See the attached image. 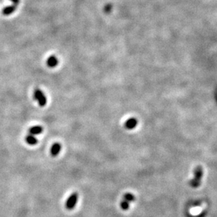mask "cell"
<instances>
[{
  "mask_svg": "<svg viewBox=\"0 0 217 217\" xmlns=\"http://www.w3.org/2000/svg\"><path fill=\"white\" fill-rule=\"evenodd\" d=\"M42 131H43V128L42 126H40V125H35V126L31 127L29 129L30 134L33 135V136H35V135H39L42 133Z\"/></svg>",
  "mask_w": 217,
  "mask_h": 217,
  "instance_id": "obj_7",
  "label": "cell"
},
{
  "mask_svg": "<svg viewBox=\"0 0 217 217\" xmlns=\"http://www.w3.org/2000/svg\"><path fill=\"white\" fill-rule=\"evenodd\" d=\"M137 123H138V121H137L136 118H129V119H128L127 121L125 122V124H124L125 128L129 130L133 129L136 126Z\"/></svg>",
  "mask_w": 217,
  "mask_h": 217,
  "instance_id": "obj_6",
  "label": "cell"
},
{
  "mask_svg": "<svg viewBox=\"0 0 217 217\" xmlns=\"http://www.w3.org/2000/svg\"><path fill=\"white\" fill-rule=\"evenodd\" d=\"M129 204H130V202H128V201L127 200H123L122 202H121L120 203V207L123 210H124V211H126V210L127 209H129Z\"/></svg>",
  "mask_w": 217,
  "mask_h": 217,
  "instance_id": "obj_9",
  "label": "cell"
},
{
  "mask_svg": "<svg viewBox=\"0 0 217 217\" xmlns=\"http://www.w3.org/2000/svg\"><path fill=\"white\" fill-rule=\"evenodd\" d=\"M203 175V169L202 166H198L196 167L194 171V179L190 181L191 186L193 188H198L201 184V180H202Z\"/></svg>",
  "mask_w": 217,
  "mask_h": 217,
  "instance_id": "obj_1",
  "label": "cell"
},
{
  "mask_svg": "<svg viewBox=\"0 0 217 217\" xmlns=\"http://www.w3.org/2000/svg\"><path fill=\"white\" fill-rule=\"evenodd\" d=\"M124 200L128 201V202H131L135 200V197L131 193H126L124 195Z\"/></svg>",
  "mask_w": 217,
  "mask_h": 217,
  "instance_id": "obj_10",
  "label": "cell"
},
{
  "mask_svg": "<svg viewBox=\"0 0 217 217\" xmlns=\"http://www.w3.org/2000/svg\"><path fill=\"white\" fill-rule=\"evenodd\" d=\"M61 150V145L59 143H56L51 146L50 152H51V154L52 157H56L57 155H58L59 153H60Z\"/></svg>",
  "mask_w": 217,
  "mask_h": 217,
  "instance_id": "obj_4",
  "label": "cell"
},
{
  "mask_svg": "<svg viewBox=\"0 0 217 217\" xmlns=\"http://www.w3.org/2000/svg\"><path fill=\"white\" fill-rule=\"evenodd\" d=\"M34 98L37 100V102H38L40 107H44L47 104V97H46L44 93L40 89L37 88L35 90V92H34Z\"/></svg>",
  "mask_w": 217,
  "mask_h": 217,
  "instance_id": "obj_2",
  "label": "cell"
},
{
  "mask_svg": "<svg viewBox=\"0 0 217 217\" xmlns=\"http://www.w3.org/2000/svg\"><path fill=\"white\" fill-rule=\"evenodd\" d=\"M77 200H78V194L77 193H72L71 195L68 197L67 202L65 203V207L68 209H72L76 205Z\"/></svg>",
  "mask_w": 217,
  "mask_h": 217,
  "instance_id": "obj_3",
  "label": "cell"
},
{
  "mask_svg": "<svg viewBox=\"0 0 217 217\" xmlns=\"http://www.w3.org/2000/svg\"><path fill=\"white\" fill-rule=\"evenodd\" d=\"M58 59H57L56 56L54 55L50 56L47 60V65L48 66V67L49 68H52L56 67V66L58 65Z\"/></svg>",
  "mask_w": 217,
  "mask_h": 217,
  "instance_id": "obj_5",
  "label": "cell"
},
{
  "mask_svg": "<svg viewBox=\"0 0 217 217\" xmlns=\"http://www.w3.org/2000/svg\"><path fill=\"white\" fill-rule=\"evenodd\" d=\"M25 140H26V143L30 145H35L37 143V142H38L37 139L35 138V136H33V135H31V134L27 136L26 137V139H25Z\"/></svg>",
  "mask_w": 217,
  "mask_h": 217,
  "instance_id": "obj_8",
  "label": "cell"
}]
</instances>
